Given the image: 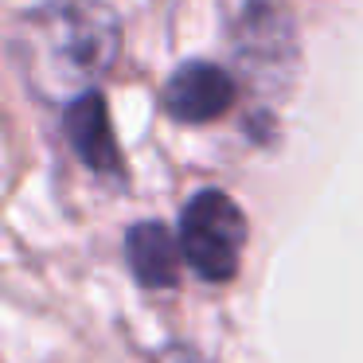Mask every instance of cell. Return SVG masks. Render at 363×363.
Segmentation results:
<instances>
[{"mask_svg": "<svg viewBox=\"0 0 363 363\" xmlns=\"http://www.w3.org/2000/svg\"><path fill=\"white\" fill-rule=\"evenodd\" d=\"M230 32L246 71H281L293 55L289 16L277 0H238L230 9Z\"/></svg>", "mask_w": 363, "mask_h": 363, "instance_id": "obj_3", "label": "cell"}, {"mask_svg": "<svg viewBox=\"0 0 363 363\" xmlns=\"http://www.w3.org/2000/svg\"><path fill=\"white\" fill-rule=\"evenodd\" d=\"M67 133H71L74 152H79L94 172H118L121 168V157H118V145H113V129H110V113H106L102 94L86 90V94H79L71 106H67Z\"/></svg>", "mask_w": 363, "mask_h": 363, "instance_id": "obj_5", "label": "cell"}, {"mask_svg": "<svg viewBox=\"0 0 363 363\" xmlns=\"http://www.w3.org/2000/svg\"><path fill=\"white\" fill-rule=\"evenodd\" d=\"M157 363H203L191 347H168V352L157 355Z\"/></svg>", "mask_w": 363, "mask_h": 363, "instance_id": "obj_7", "label": "cell"}, {"mask_svg": "<svg viewBox=\"0 0 363 363\" xmlns=\"http://www.w3.org/2000/svg\"><path fill=\"white\" fill-rule=\"evenodd\" d=\"M125 254H129V269L141 285L149 289H164L176 281L184 262V246L180 238H172V230L160 223H137L125 238Z\"/></svg>", "mask_w": 363, "mask_h": 363, "instance_id": "obj_6", "label": "cell"}, {"mask_svg": "<svg viewBox=\"0 0 363 363\" xmlns=\"http://www.w3.org/2000/svg\"><path fill=\"white\" fill-rule=\"evenodd\" d=\"M180 246L184 262L203 281H227L246 246V215L227 191H199L180 211Z\"/></svg>", "mask_w": 363, "mask_h": 363, "instance_id": "obj_2", "label": "cell"}, {"mask_svg": "<svg viewBox=\"0 0 363 363\" xmlns=\"http://www.w3.org/2000/svg\"><path fill=\"white\" fill-rule=\"evenodd\" d=\"M230 102H235V79H230L223 67L207 63V59H191V63H184L180 71L164 82L168 113L180 118V121H191V125L227 113Z\"/></svg>", "mask_w": 363, "mask_h": 363, "instance_id": "obj_4", "label": "cell"}, {"mask_svg": "<svg viewBox=\"0 0 363 363\" xmlns=\"http://www.w3.org/2000/svg\"><path fill=\"white\" fill-rule=\"evenodd\" d=\"M113 24L102 9L63 4L35 16L28 35V55H35V74L79 82L98 74L113 59Z\"/></svg>", "mask_w": 363, "mask_h": 363, "instance_id": "obj_1", "label": "cell"}]
</instances>
